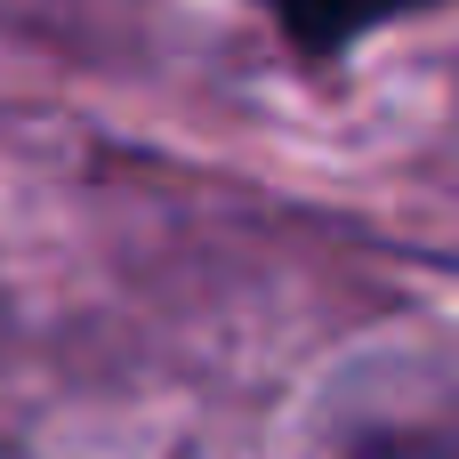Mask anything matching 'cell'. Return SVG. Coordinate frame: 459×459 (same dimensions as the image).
Masks as SVG:
<instances>
[{"label": "cell", "instance_id": "6da1fadb", "mask_svg": "<svg viewBox=\"0 0 459 459\" xmlns=\"http://www.w3.org/2000/svg\"><path fill=\"white\" fill-rule=\"evenodd\" d=\"M274 8L307 48H331V40H347V24H363L379 8H403V0H274Z\"/></svg>", "mask_w": 459, "mask_h": 459}]
</instances>
